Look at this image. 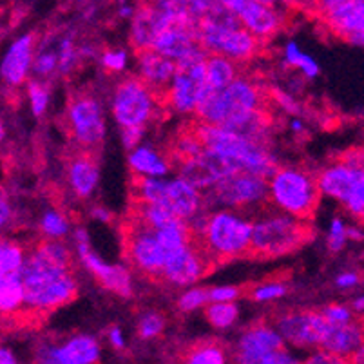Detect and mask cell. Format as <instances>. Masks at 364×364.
Instances as JSON below:
<instances>
[{
  "label": "cell",
  "instance_id": "6da1fadb",
  "mask_svg": "<svg viewBox=\"0 0 364 364\" xmlns=\"http://www.w3.org/2000/svg\"><path fill=\"white\" fill-rule=\"evenodd\" d=\"M24 281L26 303L22 312L46 316L53 310L71 303L78 294V283L71 270H62L46 263L41 256L29 250L21 270Z\"/></svg>",
  "mask_w": 364,
  "mask_h": 364
},
{
  "label": "cell",
  "instance_id": "7a4b0ae2",
  "mask_svg": "<svg viewBox=\"0 0 364 364\" xmlns=\"http://www.w3.org/2000/svg\"><path fill=\"white\" fill-rule=\"evenodd\" d=\"M264 102L263 89L245 76H240L223 91H214L207 85L196 109L198 124L230 127L254 112L263 111Z\"/></svg>",
  "mask_w": 364,
  "mask_h": 364
},
{
  "label": "cell",
  "instance_id": "3957f363",
  "mask_svg": "<svg viewBox=\"0 0 364 364\" xmlns=\"http://www.w3.org/2000/svg\"><path fill=\"white\" fill-rule=\"evenodd\" d=\"M205 149L218 152L236 172H247L270 180L277 171V161L264 144L240 136L223 127L198 124L194 127Z\"/></svg>",
  "mask_w": 364,
  "mask_h": 364
},
{
  "label": "cell",
  "instance_id": "277c9868",
  "mask_svg": "<svg viewBox=\"0 0 364 364\" xmlns=\"http://www.w3.org/2000/svg\"><path fill=\"white\" fill-rule=\"evenodd\" d=\"M254 220L237 210H214L203 236L196 241L216 267L236 257L250 256Z\"/></svg>",
  "mask_w": 364,
  "mask_h": 364
},
{
  "label": "cell",
  "instance_id": "5b68a950",
  "mask_svg": "<svg viewBox=\"0 0 364 364\" xmlns=\"http://www.w3.org/2000/svg\"><path fill=\"white\" fill-rule=\"evenodd\" d=\"M270 203L279 213L309 223L323 196L317 176L299 167H277L268 180Z\"/></svg>",
  "mask_w": 364,
  "mask_h": 364
},
{
  "label": "cell",
  "instance_id": "8992f818",
  "mask_svg": "<svg viewBox=\"0 0 364 364\" xmlns=\"http://www.w3.org/2000/svg\"><path fill=\"white\" fill-rule=\"evenodd\" d=\"M312 236L310 225L283 213H264L254 220L250 256L279 257L306 243Z\"/></svg>",
  "mask_w": 364,
  "mask_h": 364
},
{
  "label": "cell",
  "instance_id": "52a82bcc",
  "mask_svg": "<svg viewBox=\"0 0 364 364\" xmlns=\"http://www.w3.org/2000/svg\"><path fill=\"white\" fill-rule=\"evenodd\" d=\"M207 210H247L270 203L268 180L247 172H236L203 193Z\"/></svg>",
  "mask_w": 364,
  "mask_h": 364
},
{
  "label": "cell",
  "instance_id": "ba28073f",
  "mask_svg": "<svg viewBox=\"0 0 364 364\" xmlns=\"http://www.w3.org/2000/svg\"><path fill=\"white\" fill-rule=\"evenodd\" d=\"M158 105L156 95L138 76H127L112 89L111 112L120 129L147 127L156 117Z\"/></svg>",
  "mask_w": 364,
  "mask_h": 364
},
{
  "label": "cell",
  "instance_id": "9c48e42d",
  "mask_svg": "<svg viewBox=\"0 0 364 364\" xmlns=\"http://www.w3.org/2000/svg\"><path fill=\"white\" fill-rule=\"evenodd\" d=\"M207 58L203 48L178 62V71L165 97V104L180 114H196L201 95L207 87Z\"/></svg>",
  "mask_w": 364,
  "mask_h": 364
},
{
  "label": "cell",
  "instance_id": "30bf717a",
  "mask_svg": "<svg viewBox=\"0 0 364 364\" xmlns=\"http://www.w3.org/2000/svg\"><path fill=\"white\" fill-rule=\"evenodd\" d=\"M65 120L71 140L80 151L92 152L105 138V117L100 100L91 92L73 95L65 107Z\"/></svg>",
  "mask_w": 364,
  "mask_h": 364
},
{
  "label": "cell",
  "instance_id": "8fae6325",
  "mask_svg": "<svg viewBox=\"0 0 364 364\" xmlns=\"http://www.w3.org/2000/svg\"><path fill=\"white\" fill-rule=\"evenodd\" d=\"M124 245L129 264L136 272L152 281L164 279L167 254L158 241L154 228L131 216L124 228Z\"/></svg>",
  "mask_w": 364,
  "mask_h": 364
},
{
  "label": "cell",
  "instance_id": "7c38bea8",
  "mask_svg": "<svg viewBox=\"0 0 364 364\" xmlns=\"http://www.w3.org/2000/svg\"><path fill=\"white\" fill-rule=\"evenodd\" d=\"M259 42L243 26H220L203 22L200 28V46L208 55L230 58L236 64L247 62L259 53Z\"/></svg>",
  "mask_w": 364,
  "mask_h": 364
},
{
  "label": "cell",
  "instance_id": "4fadbf2b",
  "mask_svg": "<svg viewBox=\"0 0 364 364\" xmlns=\"http://www.w3.org/2000/svg\"><path fill=\"white\" fill-rule=\"evenodd\" d=\"M272 324L284 343L301 350H319L324 333L330 328L321 310H289L277 316Z\"/></svg>",
  "mask_w": 364,
  "mask_h": 364
},
{
  "label": "cell",
  "instance_id": "5bb4252c",
  "mask_svg": "<svg viewBox=\"0 0 364 364\" xmlns=\"http://www.w3.org/2000/svg\"><path fill=\"white\" fill-rule=\"evenodd\" d=\"M73 241L76 243V254L80 257L82 264L87 268L105 290L118 294L122 297L132 296V276L127 267L117 263H105L91 248V240H89L85 228H76L75 234H73Z\"/></svg>",
  "mask_w": 364,
  "mask_h": 364
},
{
  "label": "cell",
  "instance_id": "9a60e30c",
  "mask_svg": "<svg viewBox=\"0 0 364 364\" xmlns=\"http://www.w3.org/2000/svg\"><path fill=\"white\" fill-rule=\"evenodd\" d=\"M316 11L339 38L364 48V0H323Z\"/></svg>",
  "mask_w": 364,
  "mask_h": 364
},
{
  "label": "cell",
  "instance_id": "2e32d148",
  "mask_svg": "<svg viewBox=\"0 0 364 364\" xmlns=\"http://www.w3.org/2000/svg\"><path fill=\"white\" fill-rule=\"evenodd\" d=\"M100 344L92 336L76 333L64 343L38 344L35 355L36 364H98Z\"/></svg>",
  "mask_w": 364,
  "mask_h": 364
},
{
  "label": "cell",
  "instance_id": "e0dca14e",
  "mask_svg": "<svg viewBox=\"0 0 364 364\" xmlns=\"http://www.w3.org/2000/svg\"><path fill=\"white\" fill-rule=\"evenodd\" d=\"M287 343L268 321H256L240 333L232 350L236 364H254L268 353L284 348Z\"/></svg>",
  "mask_w": 364,
  "mask_h": 364
},
{
  "label": "cell",
  "instance_id": "ac0fdd59",
  "mask_svg": "<svg viewBox=\"0 0 364 364\" xmlns=\"http://www.w3.org/2000/svg\"><path fill=\"white\" fill-rule=\"evenodd\" d=\"M232 174H236V171L228 165V161L210 149H203L196 158L178 164V178L193 185L200 193H207Z\"/></svg>",
  "mask_w": 364,
  "mask_h": 364
},
{
  "label": "cell",
  "instance_id": "d6986e66",
  "mask_svg": "<svg viewBox=\"0 0 364 364\" xmlns=\"http://www.w3.org/2000/svg\"><path fill=\"white\" fill-rule=\"evenodd\" d=\"M214 267L203 248L194 241L180 252L172 254L164 268L165 283L172 287H193Z\"/></svg>",
  "mask_w": 364,
  "mask_h": 364
},
{
  "label": "cell",
  "instance_id": "ffe728a7",
  "mask_svg": "<svg viewBox=\"0 0 364 364\" xmlns=\"http://www.w3.org/2000/svg\"><path fill=\"white\" fill-rule=\"evenodd\" d=\"M228 8L236 13L241 26L257 41H267L281 29L283 18L272 2L264 0H227Z\"/></svg>",
  "mask_w": 364,
  "mask_h": 364
},
{
  "label": "cell",
  "instance_id": "44dd1931",
  "mask_svg": "<svg viewBox=\"0 0 364 364\" xmlns=\"http://www.w3.org/2000/svg\"><path fill=\"white\" fill-rule=\"evenodd\" d=\"M138 55V78L151 89L160 102H165L167 91L171 87L174 76H176L178 64L176 62L168 60L160 53L152 51H141Z\"/></svg>",
  "mask_w": 364,
  "mask_h": 364
},
{
  "label": "cell",
  "instance_id": "7402d4cb",
  "mask_svg": "<svg viewBox=\"0 0 364 364\" xmlns=\"http://www.w3.org/2000/svg\"><path fill=\"white\" fill-rule=\"evenodd\" d=\"M35 53V36L31 33H24L9 44L8 51L2 58V76H4L6 84L11 87H18V85L29 82Z\"/></svg>",
  "mask_w": 364,
  "mask_h": 364
},
{
  "label": "cell",
  "instance_id": "603a6c76",
  "mask_svg": "<svg viewBox=\"0 0 364 364\" xmlns=\"http://www.w3.org/2000/svg\"><path fill=\"white\" fill-rule=\"evenodd\" d=\"M200 48V31L196 28L187 24H174L158 36L152 46V51L160 53L161 56L178 64Z\"/></svg>",
  "mask_w": 364,
  "mask_h": 364
},
{
  "label": "cell",
  "instance_id": "cb8c5ba5",
  "mask_svg": "<svg viewBox=\"0 0 364 364\" xmlns=\"http://www.w3.org/2000/svg\"><path fill=\"white\" fill-rule=\"evenodd\" d=\"M100 181V167L89 151H78L68 161V183L76 198L87 200L97 191Z\"/></svg>",
  "mask_w": 364,
  "mask_h": 364
},
{
  "label": "cell",
  "instance_id": "d4e9b609",
  "mask_svg": "<svg viewBox=\"0 0 364 364\" xmlns=\"http://www.w3.org/2000/svg\"><path fill=\"white\" fill-rule=\"evenodd\" d=\"M164 207H167L178 220L183 221H191L194 216L207 210L203 193L178 176L167 180V196Z\"/></svg>",
  "mask_w": 364,
  "mask_h": 364
},
{
  "label": "cell",
  "instance_id": "484cf974",
  "mask_svg": "<svg viewBox=\"0 0 364 364\" xmlns=\"http://www.w3.org/2000/svg\"><path fill=\"white\" fill-rule=\"evenodd\" d=\"M364 346V324L359 321L343 324V326H332L326 330L324 339L319 350L350 360Z\"/></svg>",
  "mask_w": 364,
  "mask_h": 364
},
{
  "label": "cell",
  "instance_id": "4316f807",
  "mask_svg": "<svg viewBox=\"0 0 364 364\" xmlns=\"http://www.w3.org/2000/svg\"><path fill=\"white\" fill-rule=\"evenodd\" d=\"M232 352L218 339H200L188 344L178 357L176 364H230Z\"/></svg>",
  "mask_w": 364,
  "mask_h": 364
},
{
  "label": "cell",
  "instance_id": "83f0119b",
  "mask_svg": "<svg viewBox=\"0 0 364 364\" xmlns=\"http://www.w3.org/2000/svg\"><path fill=\"white\" fill-rule=\"evenodd\" d=\"M127 164L136 178H165L171 171L167 158L149 145H140L129 152Z\"/></svg>",
  "mask_w": 364,
  "mask_h": 364
},
{
  "label": "cell",
  "instance_id": "f1b7e54d",
  "mask_svg": "<svg viewBox=\"0 0 364 364\" xmlns=\"http://www.w3.org/2000/svg\"><path fill=\"white\" fill-rule=\"evenodd\" d=\"M237 64L230 58L218 55H208L207 58V85L214 91H223L240 78Z\"/></svg>",
  "mask_w": 364,
  "mask_h": 364
},
{
  "label": "cell",
  "instance_id": "f546056e",
  "mask_svg": "<svg viewBox=\"0 0 364 364\" xmlns=\"http://www.w3.org/2000/svg\"><path fill=\"white\" fill-rule=\"evenodd\" d=\"M26 294L21 274L0 277V309L4 316H15L24 310Z\"/></svg>",
  "mask_w": 364,
  "mask_h": 364
},
{
  "label": "cell",
  "instance_id": "4dcf8cb0",
  "mask_svg": "<svg viewBox=\"0 0 364 364\" xmlns=\"http://www.w3.org/2000/svg\"><path fill=\"white\" fill-rule=\"evenodd\" d=\"M167 196L165 178H136L132 180V200L134 203L164 205Z\"/></svg>",
  "mask_w": 364,
  "mask_h": 364
},
{
  "label": "cell",
  "instance_id": "1f68e13d",
  "mask_svg": "<svg viewBox=\"0 0 364 364\" xmlns=\"http://www.w3.org/2000/svg\"><path fill=\"white\" fill-rule=\"evenodd\" d=\"M31 250L36 256H41L46 263L53 264V267L56 268H62V270H71V250H69L68 245H64L62 241H38Z\"/></svg>",
  "mask_w": 364,
  "mask_h": 364
},
{
  "label": "cell",
  "instance_id": "d6a6232c",
  "mask_svg": "<svg viewBox=\"0 0 364 364\" xmlns=\"http://www.w3.org/2000/svg\"><path fill=\"white\" fill-rule=\"evenodd\" d=\"M26 257H28V250L22 245L9 240L2 241V245H0V272H2V277L21 274Z\"/></svg>",
  "mask_w": 364,
  "mask_h": 364
},
{
  "label": "cell",
  "instance_id": "836d02e7",
  "mask_svg": "<svg viewBox=\"0 0 364 364\" xmlns=\"http://www.w3.org/2000/svg\"><path fill=\"white\" fill-rule=\"evenodd\" d=\"M38 230H41L46 240L62 241L71 230V223H69L64 213L51 208V210H46L42 214L41 221H38Z\"/></svg>",
  "mask_w": 364,
  "mask_h": 364
},
{
  "label": "cell",
  "instance_id": "e575fe53",
  "mask_svg": "<svg viewBox=\"0 0 364 364\" xmlns=\"http://www.w3.org/2000/svg\"><path fill=\"white\" fill-rule=\"evenodd\" d=\"M205 317L214 328H230L240 319V306L236 303H208L205 306Z\"/></svg>",
  "mask_w": 364,
  "mask_h": 364
},
{
  "label": "cell",
  "instance_id": "d590c367",
  "mask_svg": "<svg viewBox=\"0 0 364 364\" xmlns=\"http://www.w3.org/2000/svg\"><path fill=\"white\" fill-rule=\"evenodd\" d=\"M283 58L289 65L299 69V71L303 73L306 78H316V76H319V73H321L319 64L314 60L312 56L306 55L304 51H301V48L296 44V42L290 41L284 44Z\"/></svg>",
  "mask_w": 364,
  "mask_h": 364
},
{
  "label": "cell",
  "instance_id": "8d00e7d4",
  "mask_svg": "<svg viewBox=\"0 0 364 364\" xmlns=\"http://www.w3.org/2000/svg\"><path fill=\"white\" fill-rule=\"evenodd\" d=\"M60 69V60H58V49L41 48L35 53V62H33V75L36 76V80L42 78H49V76L56 75Z\"/></svg>",
  "mask_w": 364,
  "mask_h": 364
},
{
  "label": "cell",
  "instance_id": "74e56055",
  "mask_svg": "<svg viewBox=\"0 0 364 364\" xmlns=\"http://www.w3.org/2000/svg\"><path fill=\"white\" fill-rule=\"evenodd\" d=\"M287 292H289L287 283L277 279H268L263 281V283L254 284L250 289V299L256 301V303H270V301L281 299Z\"/></svg>",
  "mask_w": 364,
  "mask_h": 364
},
{
  "label": "cell",
  "instance_id": "f35d334b",
  "mask_svg": "<svg viewBox=\"0 0 364 364\" xmlns=\"http://www.w3.org/2000/svg\"><path fill=\"white\" fill-rule=\"evenodd\" d=\"M138 336L141 339H154L165 330V317L156 310H145L138 317Z\"/></svg>",
  "mask_w": 364,
  "mask_h": 364
},
{
  "label": "cell",
  "instance_id": "ab89813d",
  "mask_svg": "<svg viewBox=\"0 0 364 364\" xmlns=\"http://www.w3.org/2000/svg\"><path fill=\"white\" fill-rule=\"evenodd\" d=\"M28 98L29 105H31V111L35 117H42L46 111H48L49 105V89L46 85V82L42 80H33L28 82Z\"/></svg>",
  "mask_w": 364,
  "mask_h": 364
},
{
  "label": "cell",
  "instance_id": "60d3db41",
  "mask_svg": "<svg viewBox=\"0 0 364 364\" xmlns=\"http://www.w3.org/2000/svg\"><path fill=\"white\" fill-rule=\"evenodd\" d=\"M210 303V297H208V290L201 289V287H193V289H187L180 294L176 304L181 312H194L198 309H203Z\"/></svg>",
  "mask_w": 364,
  "mask_h": 364
},
{
  "label": "cell",
  "instance_id": "b9f144b4",
  "mask_svg": "<svg viewBox=\"0 0 364 364\" xmlns=\"http://www.w3.org/2000/svg\"><path fill=\"white\" fill-rule=\"evenodd\" d=\"M56 49H58V60H60V69H58V73H60V75H69V73L73 71V68L76 65V62L80 60V53L75 48V42H73L71 36L62 38Z\"/></svg>",
  "mask_w": 364,
  "mask_h": 364
},
{
  "label": "cell",
  "instance_id": "7bdbcfd3",
  "mask_svg": "<svg viewBox=\"0 0 364 364\" xmlns=\"http://www.w3.org/2000/svg\"><path fill=\"white\" fill-rule=\"evenodd\" d=\"M321 314H323L324 319L328 321V324H332V326H343V324H348L355 321L353 310L350 306H346V304H326L324 309H321Z\"/></svg>",
  "mask_w": 364,
  "mask_h": 364
},
{
  "label": "cell",
  "instance_id": "ee69618b",
  "mask_svg": "<svg viewBox=\"0 0 364 364\" xmlns=\"http://www.w3.org/2000/svg\"><path fill=\"white\" fill-rule=\"evenodd\" d=\"M348 243V227L344 225L341 218H333L330 221L328 237H326V245L332 252H341Z\"/></svg>",
  "mask_w": 364,
  "mask_h": 364
},
{
  "label": "cell",
  "instance_id": "f6af8a7d",
  "mask_svg": "<svg viewBox=\"0 0 364 364\" xmlns=\"http://www.w3.org/2000/svg\"><path fill=\"white\" fill-rule=\"evenodd\" d=\"M102 65H104L107 71L112 73H120L127 68V62H129V55L125 49L120 48H112V49H105L100 56Z\"/></svg>",
  "mask_w": 364,
  "mask_h": 364
},
{
  "label": "cell",
  "instance_id": "bcb514c9",
  "mask_svg": "<svg viewBox=\"0 0 364 364\" xmlns=\"http://www.w3.org/2000/svg\"><path fill=\"white\" fill-rule=\"evenodd\" d=\"M344 207L352 216L364 220V171L360 172L359 180H357L355 187H353L352 194H350L348 201L344 203Z\"/></svg>",
  "mask_w": 364,
  "mask_h": 364
},
{
  "label": "cell",
  "instance_id": "7dc6e473",
  "mask_svg": "<svg viewBox=\"0 0 364 364\" xmlns=\"http://www.w3.org/2000/svg\"><path fill=\"white\" fill-rule=\"evenodd\" d=\"M240 296L241 289H237L234 284H220V287L208 289L210 303H236V299Z\"/></svg>",
  "mask_w": 364,
  "mask_h": 364
},
{
  "label": "cell",
  "instance_id": "c3c4849f",
  "mask_svg": "<svg viewBox=\"0 0 364 364\" xmlns=\"http://www.w3.org/2000/svg\"><path fill=\"white\" fill-rule=\"evenodd\" d=\"M254 364H303V360L297 359V357L290 352L289 346H284V348L277 350V352L268 353V355H264L263 359H259Z\"/></svg>",
  "mask_w": 364,
  "mask_h": 364
},
{
  "label": "cell",
  "instance_id": "681fc988",
  "mask_svg": "<svg viewBox=\"0 0 364 364\" xmlns=\"http://www.w3.org/2000/svg\"><path fill=\"white\" fill-rule=\"evenodd\" d=\"M120 134H122V144H124V147L129 149V151H134V149L140 147V141L144 140L145 127L120 129Z\"/></svg>",
  "mask_w": 364,
  "mask_h": 364
},
{
  "label": "cell",
  "instance_id": "f907efd6",
  "mask_svg": "<svg viewBox=\"0 0 364 364\" xmlns=\"http://www.w3.org/2000/svg\"><path fill=\"white\" fill-rule=\"evenodd\" d=\"M303 364H350V360L341 359V357L332 355L324 350H316L303 360Z\"/></svg>",
  "mask_w": 364,
  "mask_h": 364
},
{
  "label": "cell",
  "instance_id": "816d5d0a",
  "mask_svg": "<svg viewBox=\"0 0 364 364\" xmlns=\"http://www.w3.org/2000/svg\"><path fill=\"white\" fill-rule=\"evenodd\" d=\"M274 97V102H276L277 105H279L283 111L290 112V114H299V104H297L296 100H294L292 97H289L287 92H281V91H274L272 92Z\"/></svg>",
  "mask_w": 364,
  "mask_h": 364
},
{
  "label": "cell",
  "instance_id": "f5cc1de1",
  "mask_svg": "<svg viewBox=\"0 0 364 364\" xmlns=\"http://www.w3.org/2000/svg\"><path fill=\"white\" fill-rule=\"evenodd\" d=\"M359 283H360V274L352 272V270H348V272H341L339 276L336 277V284L343 290L353 289V287H357Z\"/></svg>",
  "mask_w": 364,
  "mask_h": 364
},
{
  "label": "cell",
  "instance_id": "db71d44e",
  "mask_svg": "<svg viewBox=\"0 0 364 364\" xmlns=\"http://www.w3.org/2000/svg\"><path fill=\"white\" fill-rule=\"evenodd\" d=\"M107 339L109 343H111L112 348H117V350L125 348V337L124 333H122V328L120 326H117V324L107 330Z\"/></svg>",
  "mask_w": 364,
  "mask_h": 364
},
{
  "label": "cell",
  "instance_id": "11a10c76",
  "mask_svg": "<svg viewBox=\"0 0 364 364\" xmlns=\"http://www.w3.org/2000/svg\"><path fill=\"white\" fill-rule=\"evenodd\" d=\"M91 216H92V220L102 221V223H111V221H112V213H111V210H107V208L100 207V205H97V207L91 208Z\"/></svg>",
  "mask_w": 364,
  "mask_h": 364
},
{
  "label": "cell",
  "instance_id": "9f6ffc18",
  "mask_svg": "<svg viewBox=\"0 0 364 364\" xmlns=\"http://www.w3.org/2000/svg\"><path fill=\"white\" fill-rule=\"evenodd\" d=\"M11 205H9V200L8 198L2 194V200H0V223H2V227H6L9 221V218H11Z\"/></svg>",
  "mask_w": 364,
  "mask_h": 364
},
{
  "label": "cell",
  "instance_id": "6f0895ef",
  "mask_svg": "<svg viewBox=\"0 0 364 364\" xmlns=\"http://www.w3.org/2000/svg\"><path fill=\"white\" fill-rule=\"evenodd\" d=\"M0 364H18V360H16L15 353L11 350L2 348V352H0Z\"/></svg>",
  "mask_w": 364,
  "mask_h": 364
},
{
  "label": "cell",
  "instance_id": "680465c9",
  "mask_svg": "<svg viewBox=\"0 0 364 364\" xmlns=\"http://www.w3.org/2000/svg\"><path fill=\"white\" fill-rule=\"evenodd\" d=\"M134 13H136V8H132L131 4H122L120 9H118V15H120V18H125V21H132V16H134Z\"/></svg>",
  "mask_w": 364,
  "mask_h": 364
},
{
  "label": "cell",
  "instance_id": "91938a15",
  "mask_svg": "<svg viewBox=\"0 0 364 364\" xmlns=\"http://www.w3.org/2000/svg\"><path fill=\"white\" fill-rule=\"evenodd\" d=\"M350 309L355 314H364V296L355 297V299L352 301V306H350Z\"/></svg>",
  "mask_w": 364,
  "mask_h": 364
},
{
  "label": "cell",
  "instance_id": "94428289",
  "mask_svg": "<svg viewBox=\"0 0 364 364\" xmlns=\"http://www.w3.org/2000/svg\"><path fill=\"white\" fill-rule=\"evenodd\" d=\"M290 129H292L294 132H297V134H301V132L304 131V125L299 118H294V120L290 122Z\"/></svg>",
  "mask_w": 364,
  "mask_h": 364
},
{
  "label": "cell",
  "instance_id": "6125c7cd",
  "mask_svg": "<svg viewBox=\"0 0 364 364\" xmlns=\"http://www.w3.org/2000/svg\"><path fill=\"white\" fill-rule=\"evenodd\" d=\"M350 364H364V346L350 359Z\"/></svg>",
  "mask_w": 364,
  "mask_h": 364
},
{
  "label": "cell",
  "instance_id": "be15d7a7",
  "mask_svg": "<svg viewBox=\"0 0 364 364\" xmlns=\"http://www.w3.org/2000/svg\"><path fill=\"white\" fill-rule=\"evenodd\" d=\"M363 232L357 230L355 227H348V240H363Z\"/></svg>",
  "mask_w": 364,
  "mask_h": 364
}]
</instances>
